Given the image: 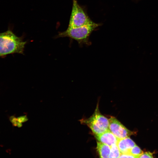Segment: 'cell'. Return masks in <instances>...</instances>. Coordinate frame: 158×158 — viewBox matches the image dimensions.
I'll use <instances>...</instances> for the list:
<instances>
[{"label": "cell", "instance_id": "obj_1", "mask_svg": "<svg viewBox=\"0 0 158 158\" xmlns=\"http://www.w3.org/2000/svg\"><path fill=\"white\" fill-rule=\"evenodd\" d=\"M26 42L10 29L0 33V58H4L10 54H23Z\"/></svg>", "mask_w": 158, "mask_h": 158}, {"label": "cell", "instance_id": "obj_2", "mask_svg": "<svg viewBox=\"0 0 158 158\" xmlns=\"http://www.w3.org/2000/svg\"><path fill=\"white\" fill-rule=\"evenodd\" d=\"M100 24L93 21L87 24L78 27H68L65 31L59 32L56 38L68 37L77 41L79 45L89 46L91 44L89 38L92 32Z\"/></svg>", "mask_w": 158, "mask_h": 158}, {"label": "cell", "instance_id": "obj_3", "mask_svg": "<svg viewBox=\"0 0 158 158\" xmlns=\"http://www.w3.org/2000/svg\"><path fill=\"white\" fill-rule=\"evenodd\" d=\"M81 121L87 125L95 135L100 134L109 129V119L101 114L98 104L92 115Z\"/></svg>", "mask_w": 158, "mask_h": 158}, {"label": "cell", "instance_id": "obj_4", "mask_svg": "<svg viewBox=\"0 0 158 158\" xmlns=\"http://www.w3.org/2000/svg\"><path fill=\"white\" fill-rule=\"evenodd\" d=\"M92 21L77 0H73V6L68 27H78L87 24Z\"/></svg>", "mask_w": 158, "mask_h": 158}, {"label": "cell", "instance_id": "obj_5", "mask_svg": "<svg viewBox=\"0 0 158 158\" xmlns=\"http://www.w3.org/2000/svg\"><path fill=\"white\" fill-rule=\"evenodd\" d=\"M109 129L118 139L129 137L133 132L127 129L117 119L111 116L109 119Z\"/></svg>", "mask_w": 158, "mask_h": 158}, {"label": "cell", "instance_id": "obj_6", "mask_svg": "<svg viewBox=\"0 0 158 158\" xmlns=\"http://www.w3.org/2000/svg\"><path fill=\"white\" fill-rule=\"evenodd\" d=\"M95 137L99 142L110 147L113 144L117 143L118 139L109 129L100 134L95 135Z\"/></svg>", "mask_w": 158, "mask_h": 158}, {"label": "cell", "instance_id": "obj_7", "mask_svg": "<svg viewBox=\"0 0 158 158\" xmlns=\"http://www.w3.org/2000/svg\"><path fill=\"white\" fill-rule=\"evenodd\" d=\"M116 144L121 154H129L131 149L136 145L129 137L118 139Z\"/></svg>", "mask_w": 158, "mask_h": 158}, {"label": "cell", "instance_id": "obj_8", "mask_svg": "<svg viewBox=\"0 0 158 158\" xmlns=\"http://www.w3.org/2000/svg\"><path fill=\"white\" fill-rule=\"evenodd\" d=\"M97 150L101 158H109L110 152V147L100 142H97Z\"/></svg>", "mask_w": 158, "mask_h": 158}, {"label": "cell", "instance_id": "obj_9", "mask_svg": "<svg viewBox=\"0 0 158 158\" xmlns=\"http://www.w3.org/2000/svg\"><path fill=\"white\" fill-rule=\"evenodd\" d=\"M110 153L109 158H119L121 153L116 143L111 146Z\"/></svg>", "mask_w": 158, "mask_h": 158}, {"label": "cell", "instance_id": "obj_10", "mask_svg": "<svg viewBox=\"0 0 158 158\" xmlns=\"http://www.w3.org/2000/svg\"><path fill=\"white\" fill-rule=\"evenodd\" d=\"M143 152L141 149L136 145L131 149L129 152V154L134 156L135 158H139V156Z\"/></svg>", "mask_w": 158, "mask_h": 158}, {"label": "cell", "instance_id": "obj_11", "mask_svg": "<svg viewBox=\"0 0 158 158\" xmlns=\"http://www.w3.org/2000/svg\"><path fill=\"white\" fill-rule=\"evenodd\" d=\"M17 118L18 121L21 123L25 122L28 120L27 114L25 115L20 116Z\"/></svg>", "mask_w": 158, "mask_h": 158}, {"label": "cell", "instance_id": "obj_12", "mask_svg": "<svg viewBox=\"0 0 158 158\" xmlns=\"http://www.w3.org/2000/svg\"><path fill=\"white\" fill-rule=\"evenodd\" d=\"M9 120L12 123L13 126H17L19 123L17 118L15 116H12L9 117Z\"/></svg>", "mask_w": 158, "mask_h": 158}, {"label": "cell", "instance_id": "obj_13", "mask_svg": "<svg viewBox=\"0 0 158 158\" xmlns=\"http://www.w3.org/2000/svg\"><path fill=\"white\" fill-rule=\"evenodd\" d=\"M152 154L150 152H143L139 158H153Z\"/></svg>", "mask_w": 158, "mask_h": 158}, {"label": "cell", "instance_id": "obj_14", "mask_svg": "<svg viewBox=\"0 0 158 158\" xmlns=\"http://www.w3.org/2000/svg\"><path fill=\"white\" fill-rule=\"evenodd\" d=\"M135 158L133 155L129 154H121L119 158Z\"/></svg>", "mask_w": 158, "mask_h": 158}]
</instances>
